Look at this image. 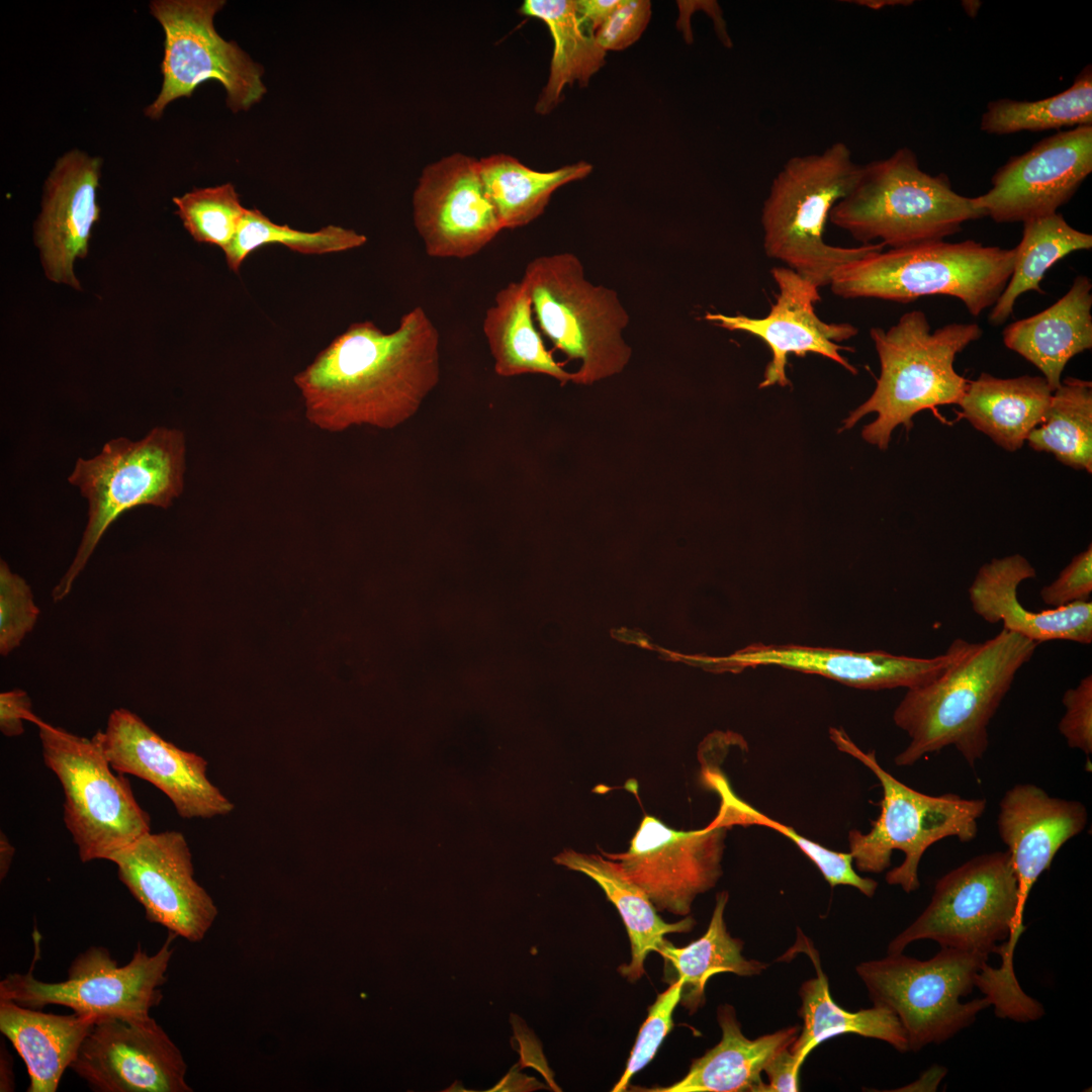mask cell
Returning a JSON list of instances; mask_svg holds the SVG:
<instances>
[{"mask_svg":"<svg viewBox=\"0 0 1092 1092\" xmlns=\"http://www.w3.org/2000/svg\"><path fill=\"white\" fill-rule=\"evenodd\" d=\"M176 937L169 932L163 945L152 956L139 946L123 966L118 965L107 948L90 946L73 960L66 980L50 983L37 980L32 974L39 957V934L34 930L35 957L30 971L7 975L0 982V999L32 1009L51 1004L66 1006L96 1019L148 1016L163 998L161 987L167 981L174 952L171 944Z\"/></svg>","mask_w":1092,"mask_h":1092,"instance_id":"obj_13","label":"cell"},{"mask_svg":"<svg viewBox=\"0 0 1092 1092\" xmlns=\"http://www.w3.org/2000/svg\"><path fill=\"white\" fill-rule=\"evenodd\" d=\"M96 1018L59 1015L0 999V1031L22 1058L27 1092H56Z\"/></svg>","mask_w":1092,"mask_h":1092,"instance_id":"obj_29","label":"cell"},{"mask_svg":"<svg viewBox=\"0 0 1092 1092\" xmlns=\"http://www.w3.org/2000/svg\"><path fill=\"white\" fill-rule=\"evenodd\" d=\"M682 984L679 980L669 984L648 1007L647 1016L636 1037L626 1068L613 1087V1092L626 1091L635 1074L646 1067L655 1057L665 1036L673 1027V1012L680 1002Z\"/></svg>","mask_w":1092,"mask_h":1092,"instance_id":"obj_43","label":"cell"},{"mask_svg":"<svg viewBox=\"0 0 1092 1092\" xmlns=\"http://www.w3.org/2000/svg\"><path fill=\"white\" fill-rule=\"evenodd\" d=\"M510 1020L514 1030L512 1042H516V1044L513 1043V1046L521 1056L520 1061L517 1064L518 1067L520 1069L534 1067L544 1076L549 1083L550 1088L559 1091L557 1085L553 1081V1075L547 1067L539 1040L531 1030L528 1029L519 1016L512 1014Z\"/></svg>","mask_w":1092,"mask_h":1092,"instance_id":"obj_48","label":"cell"},{"mask_svg":"<svg viewBox=\"0 0 1092 1092\" xmlns=\"http://www.w3.org/2000/svg\"><path fill=\"white\" fill-rule=\"evenodd\" d=\"M544 1087L545 1086L537 1082L535 1078L519 1073L518 1065H516L496 1085L491 1089L486 1090V1092L533 1091Z\"/></svg>","mask_w":1092,"mask_h":1092,"instance_id":"obj_51","label":"cell"},{"mask_svg":"<svg viewBox=\"0 0 1092 1092\" xmlns=\"http://www.w3.org/2000/svg\"><path fill=\"white\" fill-rule=\"evenodd\" d=\"M1037 645L1002 629L984 642L970 643L937 678L908 689L893 720L910 742L896 755L895 764L910 766L927 754L953 746L974 767L989 746L990 721Z\"/></svg>","mask_w":1092,"mask_h":1092,"instance_id":"obj_2","label":"cell"},{"mask_svg":"<svg viewBox=\"0 0 1092 1092\" xmlns=\"http://www.w3.org/2000/svg\"><path fill=\"white\" fill-rule=\"evenodd\" d=\"M1022 223L1011 276L989 314V323L994 326L1004 324L1012 315L1022 293H1042L1040 282L1059 260L1075 251L1092 248V236L1071 226L1058 212Z\"/></svg>","mask_w":1092,"mask_h":1092,"instance_id":"obj_36","label":"cell"},{"mask_svg":"<svg viewBox=\"0 0 1092 1092\" xmlns=\"http://www.w3.org/2000/svg\"><path fill=\"white\" fill-rule=\"evenodd\" d=\"M728 829L713 819L699 830H674L645 815L626 851L600 850L620 864L658 912L688 916L695 899L714 888L722 876Z\"/></svg>","mask_w":1092,"mask_h":1092,"instance_id":"obj_15","label":"cell"},{"mask_svg":"<svg viewBox=\"0 0 1092 1092\" xmlns=\"http://www.w3.org/2000/svg\"><path fill=\"white\" fill-rule=\"evenodd\" d=\"M1053 390L1040 376L999 378L982 372L969 381L961 417L1009 452L1020 449L1043 420Z\"/></svg>","mask_w":1092,"mask_h":1092,"instance_id":"obj_30","label":"cell"},{"mask_svg":"<svg viewBox=\"0 0 1092 1092\" xmlns=\"http://www.w3.org/2000/svg\"><path fill=\"white\" fill-rule=\"evenodd\" d=\"M1036 571L1020 554L993 558L983 564L968 588L973 611L989 624L1002 622L1003 629L1037 643L1068 640L1092 642V601L1032 612L1018 599L1019 584L1034 578Z\"/></svg>","mask_w":1092,"mask_h":1092,"instance_id":"obj_25","label":"cell"},{"mask_svg":"<svg viewBox=\"0 0 1092 1092\" xmlns=\"http://www.w3.org/2000/svg\"><path fill=\"white\" fill-rule=\"evenodd\" d=\"M553 861L567 870L579 872L603 890L618 910L626 927L631 960L618 969L629 982L645 975L644 962L651 951H657L670 933L690 932L696 920L688 915L679 921L665 922L644 891L633 883L620 864L600 853H583L566 848Z\"/></svg>","mask_w":1092,"mask_h":1092,"instance_id":"obj_28","label":"cell"},{"mask_svg":"<svg viewBox=\"0 0 1092 1092\" xmlns=\"http://www.w3.org/2000/svg\"><path fill=\"white\" fill-rule=\"evenodd\" d=\"M1091 308L1092 282L1079 275L1050 307L1007 326L1004 345L1040 370L1055 391L1067 363L1092 348Z\"/></svg>","mask_w":1092,"mask_h":1092,"instance_id":"obj_26","label":"cell"},{"mask_svg":"<svg viewBox=\"0 0 1092 1092\" xmlns=\"http://www.w3.org/2000/svg\"><path fill=\"white\" fill-rule=\"evenodd\" d=\"M38 720L25 691L13 689L0 694V731L3 735L20 736L24 732V721L36 724Z\"/></svg>","mask_w":1092,"mask_h":1092,"instance_id":"obj_47","label":"cell"},{"mask_svg":"<svg viewBox=\"0 0 1092 1092\" xmlns=\"http://www.w3.org/2000/svg\"><path fill=\"white\" fill-rule=\"evenodd\" d=\"M728 898L726 891L717 894L710 923L700 938L682 947L665 939L656 951L664 961L663 980L668 984L681 982L679 1003L690 1015L704 1006L706 986L711 977L723 973L750 977L759 975L767 967L759 961L744 958L743 941L728 932L724 920Z\"/></svg>","mask_w":1092,"mask_h":1092,"instance_id":"obj_33","label":"cell"},{"mask_svg":"<svg viewBox=\"0 0 1092 1092\" xmlns=\"http://www.w3.org/2000/svg\"><path fill=\"white\" fill-rule=\"evenodd\" d=\"M72 1071L97 1092H191L183 1055L150 1015L95 1020Z\"/></svg>","mask_w":1092,"mask_h":1092,"instance_id":"obj_17","label":"cell"},{"mask_svg":"<svg viewBox=\"0 0 1092 1092\" xmlns=\"http://www.w3.org/2000/svg\"><path fill=\"white\" fill-rule=\"evenodd\" d=\"M974 197L959 194L943 174L931 175L916 154L900 148L891 156L860 165L848 193L831 209L829 220L862 245L879 240L890 249L939 241L983 217Z\"/></svg>","mask_w":1092,"mask_h":1092,"instance_id":"obj_6","label":"cell"},{"mask_svg":"<svg viewBox=\"0 0 1092 1092\" xmlns=\"http://www.w3.org/2000/svg\"><path fill=\"white\" fill-rule=\"evenodd\" d=\"M717 1020L721 1028L720 1041L702 1057L693 1060L680 1080L664 1087L645 1089L649 1092H761L764 1085L760 1074L780 1051L797 1038L799 1026H791L754 1039L741 1031L733 1006L718 1007Z\"/></svg>","mask_w":1092,"mask_h":1092,"instance_id":"obj_27","label":"cell"},{"mask_svg":"<svg viewBox=\"0 0 1092 1092\" xmlns=\"http://www.w3.org/2000/svg\"><path fill=\"white\" fill-rule=\"evenodd\" d=\"M1083 125H1092L1091 65L1077 75L1068 89L1051 97L990 101L980 122L981 130L998 135Z\"/></svg>","mask_w":1092,"mask_h":1092,"instance_id":"obj_38","label":"cell"},{"mask_svg":"<svg viewBox=\"0 0 1092 1092\" xmlns=\"http://www.w3.org/2000/svg\"><path fill=\"white\" fill-rule=\"evenodd\" d=\"M830 737L839 750L870 768L883 789L881 812L871 830L862 833L852 829L848 834L849 852L859 872L882 873L890 867L893 851L900 850L904 861L887 873L886 881L912 893L920 887L919 863L929 846L946 837L969 842L977 836L978 820L987 806L985 799L923 794L886 771L874 752L860 750L843 731L832 729Z\"/></svg>","mask_w":1092,"mask_h":1092,"instance_id":"obj_10","label":"cell"},{"mask_svg":"<svg viewBox=\"0 0 1092 1092\" xmlns=\"http://www.w3.org/2000/svg\"><path fill=\"white\" fill-rule=\"evenodd\" d=\"M799 937V949L809 956L817 975L804 982L799 991L802 1001L799 1013L803 1027L790 1045L798 1060L803 1064L817 1045L846 1033L886 1041L901 1053L909 1051L904 1028L888 1007L874 1004L872 1008L851 1012L834 1002L817 950L804 935L800 934Z\"/></svg>","mask_w":1092,"mask_h":1092,"instance_id":"obj_31","label":"cell"},{"mask_svg":"<svg viewBox=\"0 0 1092 1092\" xmlns=\"http://www.w3.org/2000/svg\"><path fill=\"white\" fill-rule=\"evenodd\" d=\"M43 762L65 795L64 822L82 862L106 859L151 831L129 781L116 775L94 735L73 734L41 719L36 724Z\"/></svg>","mask_w":1092,"mask_h":1092,"instance_id":"obj_11","label":"cell"},{"mask_svg":"<svg viewBox=\"0 0 1092 1092\" xmlns=\"http://www.w3.org/2000/svg\"><path fill=\"white\" fill-rule=\"evenodd\" d=\"M982 334L975 323H952L931 332L921 310L904 313L888 330L872 328L880 376L871 396L844 420L842 430L875 413L876 420L863 427L861 436L885 450L892 432L899 425L911 429L916 414L959 404L969 380L956 371L954 359Z\"/></svg>","mask_w":1092,"mask_h":1092,"instance_id":"obj_4","label":"cell"},{"mask_svg":"<svg viewBox=\"0 0 1092 1092\" xmlns=\"http://www.w3.org/2000/svg\"><path fill=\"white\" fill-rule=\"evenodd\" d=\"M1026 442L1077 470L1092 472V383L1066 377L1053 391L1043 420Z\"/></svg>","mask_w":1092,"mask_h":1092,"instance_id":"obj_37","label":"cell"},{"mask_svg":"<svg viewBox=\"0 0 1092 1092\" xmlns=\"http://www.w3.org/2000/svg\"><path fill=\"white\" fill-rule=\"evenodd\" d=\"M970 642L957 638L944 654L934 657L894 655L882 650L853 651L798 644L749 645L720 659L704 663L742 670L779 666L825 676L859 690L912 689L937 678L968 649Z\"/></svg>","mask_w":1092,"mask_h":1092,"instance_id":"obj_22","label":"cell"},{"mask_svg":"<svg viewBox=\"0 0 1092 1092\" xmlns=\"http://www.w3.org/2000/svg\"><path fill=\"white\" fill-rule=\"evenodd\" d=\"M1066 712L1058 728L1070 748L1092 753V675L1083 677L1075 687L1068 689L1062 698Z\"/></svg>","mask_w":1092,"mask_h":1092,"instance_id":"obj_44","label":"cell"},{"mask_svg":"<svg viewBox=\"0 0 1092 1092\" xmlns=\"http://www.w3.org/2000/svg\"><path fill=\"white\" fill-rule=\"evenodd\" d=\"M439 349L438 329L422 306L390 333L370 321L352 324L293 378L306 420L329 433L400 426L437 386Z\"/></svg>","mask_w":1092,"mask_h":1092,"instance_id":"obj_1","label":"cell"},{"mask_svg":"<svg viewBox=\"0 0 1092 1092\" xmlns=\"http://www.w3.org/2000/svg\"><path fill=\"white\" fill-rule=\"evenodd\" d=\"M770 274L779 292L765 316L719 312L705 315L708 322L720 328L748 333L767 345L771 359L759 387L790 385L786 369L790 354H818L856 374V368L839 353L845 348L837 343L851 339L857 335L858 329L849 323H826L821 320L815 311V303L820 300L819 288L794 270L778 266L770 270Z\"/></svg>","mask_w":1092,"mask_h":1092,"instance_id":"obj_21","label":"cell"},{"mask_svg":"<svg viewBox=\"0 0 1092 1092\" xmlns=\"http://www.w3.org/2000/svg\"><path fill=\"white\" fill-rule=\"evenodd\" d=\"M412 203L415 226L433 258L472 257L504 231L485 192L478 160L464 154L426 166Z\"/></svg>","mask_w":1092,"mask_h":1092,"instance_id":"obj_19","label":"cell"},{"mask_svg":"<svg viewBox=\"0 0 1092 1092\" xmlns=\"http://www.w3.org/2000/svg\"><path fill=\"white\" fill-rule=\"evenodd\" d=\"M1091 172L1092 125L1077 126L1011 157L994 173L991 188L974 198L995 222H1024L1056 213Z\"/></svg>","mask_w":1092,"mask_h":1092,"instance_id":"obj_18","label":"cell"},{"mask_svg":"<svg viewBox=\"0 0 1092 1092\" xmlns=\"http://www.w3.org/2000/svg\"><path fill=\"white\" fill-rule=\"evenodd\" d=\"M1015 250L973 240H943L874 252L840 266L830 288L842 298L907 303L923 296L958 298L978 316L992 307L1011 276Z\"/></svg>","mask_w":1092,"mask_h":1092,"instance_id":"obj_7","label":"cell"},{"mask_svg":"<svg viewBox=\"0 0 1092 1092\" xmlns=\"http://www.w3.org/2000/svg\"><path fill=\"white\" fill-rule=\"evenodd\" d=\"M176 213L194 241L224 251L234 240L246 208L232 183L193 189L173 198Z\"/></svg>","mask_w":1092,"mask_h":1092,"instance_id":"obj_41","label":"cell"},{"mask_svg":"<svg viewBox=\"0 0 1092 1092\" xmlns=\"http://www.w3.org/2000/svg\"><path fill=\"white\" fill-rule=\"evenodd\" d=\"M651 16L647 0H622L596 31L595 38L605 51H621L633 44L645 30Z\"/></svg>","mask_w":1092,"mask_h":1092,"instance_id":"obj_45","label":"cell"},{"mask_svg":"<svg viewBox=\"0 0 1092 1092\" xmlns=\"http://www.w3.org/2000/svg\"><path fill=\"white\" fill-rule=\"evenodd\" d=\"M478 162L485 192L503 230L529 224L544 212L558 188L593 171L592 164L584 161L552 171H536L506 154L490 155Z\"/></svg>","mask_w":1092,"mask_h":1092,"instance_id":"obj_35","label":"cell"},{"mask_svg":"<svg viewBox=\"0 0 1092 1092\" xmlns=\"http://www.w3.org/2000/svg\"><path fill=\"white\" fill-rule=\"evenodd\" d=\"M101 159L80 150L60 157L44 183L41 211L34 225L46 276L81 289L74 263L85 258L100 208L96 202Z\"/></svg>","mask_w":1092,"mask_h":1092,"instance_id":"obj_23","label":"cell"},{"mask_svg":"<svg viewBox=\"0 0 1092 1092\" xmlns=\"http://www.w3.org/2000/svg\"><path fill=\"white\" fill-rule=\"evenodd\" d=\"M981 5H982L981 1H974V0L962 1V6H963L965 12L972 18L976 17Z\"/></svg>","mask_w":1092,"mask_h":1092,"instance_id":"obj_55","label":"cell"},{"mask_svg":"<svg viewBox=\"0 0 1092 1092\" xmlns=\"http://www.w3.org/2000/svg\"><path fill=\"white\" fill-rule=\"evenodd\" d=\"M1092 594V545L1075 555L1058 577L1040 590L1042 602L1054 608L1090 600Z\"/></svg>","mask_w":1092,"mask_h":1092,"instance_id":"obj_46","label":"cell"},{"mask_svg":"<svg viewBox=\"0 0 1092 1092\" xmlns=\"http://www.w3.org/2000/svg\"><path fill=\"white\" fill-rule=\"evenodd\" d=\"M802 1065L790 1046L780 1051L763 1069L768 1083H764L761 1092L799 1091V1072Z\"/></svg>","mask_w":1092,"mask_h":1092,"instance_id":"obj_49","label":"cell"},{"mask_svg":"<svg viewBox=\"0 0 1092 1092\" xmlns=\"http://www.w3.org/2000/svg\"><path fill=\"white\" fill-rule=\"evenodd\" d=\"M713 788L721 797V807L715 820L731 828L734 825H760L774 829L791 839L800 850L816 866L825 881L831 886H851L867 897H873L878 883L873 879L860 877L853 869L850 852H838L822 846L799 834L794 828L771 819L737 797L722 775L708 774Z\"/></svg>","mask_w":1092,"mask_h":1092,"instance_id":"obj_39","label":"cell"},{"mask_svg":"<svg viewBox=\"0 0 1092 1092\" xmlns=\"http://www.w3.org/2000/svg\"><path fill=\"white\" fill-rule=\"evenodd\" d=\"M519 11L542 20L553 38L548 81L535 105L536 112L547 114L558 105L567 85L588 84L604 66L607 52L583 26L575 0H526Z\"/></svg>","mask_w":1092,"mask_h":1092,"instance_id":"obj_34","label":"cell"},{"mask_svg":"<svg viewBox=\"0 0 1092 1092\" xmlns=\"http://www.w3.org/2000/svg\"><path fill=\"white\" fill-rule=\"evenodd\" d=\"M521 281L540 333L580 366L574 383L588 385L621 372L632 350L623 338L629 315L615 290L589 282L571 253L534 258Z\"/></svg>","mask_w":1092,"mask_h":1092,"instance_id":"obj_9","label":"cell"},{"mask_svg":"<svg viewBox=\"0 0 1092 1092\" xmlns=\"http://www.w3.org/2000/svg\"><path fill=\"white\" fill-rule=\"evenodd\" d=\"M532 302L522 281L500 288L484 314L482 331L494 361V371L502 377L544 374L561 385L575 380V373L564 369L543 342L534 323Z\"/></svg>","mask_w":1092,"mask_h":1092,"instance_id":"obj_32","label":"cell"},{"mask_svg":"<svg viewBox=\"0 0 1092 1092\" xmlns=\"http://www.w3.org/2000/svg\"><path fill=\"white\" fill-rule=\"evenodd\" d=\"M1017 908V881L1009 852L980 854L937 880L929 904L890 942L888 953H900L921 939L987 958L997 953L1001 965L990 968L989 986L1001 998H1015L1022 989L1013 954L1025 929L1018 923Z\"/></svg>","mask_w":1092,"mask_h":1092,"instance_id":"obj_3","label":"cell"},{"mask_svg":"<svg viewBox=\"0 0 1092 1092\" xmlns=\"http://www.w3.org/2000/svg\"><path fill=\"white\" fill-rule=\"evenodd\" d=\"M185 456L183 431L156 427L139 441L115 438L93 458L76 461L68 480L88 500V522L71 565L52 590L55 603L69 595L105 531L124 512L168 509L181 495Z\"/></svg>","mask_w":1092,"mask_h":1092,"instance_id":"obj_8","label":"cell"},{"mask_svg":"<svg viewBox=\"0 0 1092 1092\" xmlns=\"http://www.w3.org/2000/svg\"><path fill=\"white\" fill-rule=\"evenodd\" d=\"M119 881L144 907L146 917L190 942H199L218 910L194 879L192 854L179 831L148 832L113 852Z\"/></svg>","mask_w":1092,"mask_h":1092,"instance_id":"obj_16","label":"cell"},{"mask_svg":"<svg viewBox=\"0 0 1092 1092\" xmlns=\"http://www.w3.org/2000/svg\"><path fill=\"white\" fill-rule=\"evenodd\" d=\"M848 2L871 8L873 10H879L889 6H908L913 3V1L909 0H854Z\"/></svg>","mask_w":1092,"mask_h":1092,"instance_id":"obj_54","label":"cell"},{"mask_svg":"<svg viewBox=\"0 0 1092 1092\" xmlns=\"http://www.w3.org/2000/svg\"><path fill=\"white\" fill-rule=\"evenodd\" d=\"M622 0H575L576 10L585 29L595 35Z\"/></svg>","mask_w":1092,"mask_h":1092,"instance_id":"obj_50","label":"cell"},{"mask_svg":"<svg viewBox=\"0 0 1092 1092\" xmlns=\"http://www.w3.org/2000/svg\"><path fill=\"white\" fill-rule=\"evenodd\" d=\"M1088 811L1078 801L1050 796L1033 784H1017L999 803L997 829L1007 846L1017 881V920L1023 925L1025 905L1039 876L1050 869L1060 848L1081 833Z\"/></svg>","mask_w":1092,"mask_h":1092,"instance_id":"obj_24","label":"cell"},{"mask_svg":"<svg viewBox=\"0 0 1092 1092\" xmlns=\"http://www.w3.org/2000/svg\"><path fill=\"white\" fill-rule=\"evenodd\" d=\"M29 584L0 561V654L18 648L33 630L39 617Z\"/></svg>","mask_w":1092,"mask_h":1092,"instance_id":"obj_42","label":"cell"},{"mask_svg":"<svg viewBox=\"0 0 1092 1092\" xmlns=\"http://www.w3.org/2000/svg\"><path fill=\"white\" fill-rule=\"evenodd\" d=\"M987 961L980 953L941 947L926 961L888 953L859 964L856 972L874 1004L888 1007L900 1020L908 1050L917 1052L950 1039L991 1005L985 996L960 1001L976 987Z\"/></svg>","mask_w":1092,"mask_h":1092,"instance_id":"obj_12","label":"cell"},{"mask_svg":"<svg viewBox=\"0 0 1092 1092\" xmlns=\"http://www.w3.org/2000/svg\"><path fill=\"white\" fill-rule=\"evenodd\" d=\"M366 242V236L354 230L330 224L316 232H303L277 224L257 208H246L237 234L223 253L229 268L238 273L252 252L269 244H280L301 254L322 255L356 249Z\"/></svg>","mask_w":1092,"mask_h":1092,"instance_id":"obj_40","label":"cell"},{"mask_svg":"<svg viewBox=\"0 0 1092 1092\" xmlns=\"http://www.w3.org/2000/svg\"><path fill=\"white\" fill-rule=\"evenodd\" d=\"M111 767L162 791L184 819H209L231 813L234 804L207 778L208 762L165 740L140 716L114 709L104 731L95 734Z\"/></svg>","mask_w":1092,"mask_h":1092,"instance_id":"obj_20","label":"cell"},{"mask_svg":"<svg viewBox=\"0 0 1092 1092\" xmlns=\"http://www.w3.org/2000/svg\"><path fill=\"white\" fill-rule=\"evenodd\" d=\"M13 1064L10 1054L3 1044L1 1045L0 1054V1091L8 1092L14 1090V1077H13Z\"/></svg>","mask_w":1092,"mask_h":1092,"instance_id":"obj_52","label":"cell"},{"mask_svg":"<svg viewBox=\"0 0 1092 1092\" xmlns=\"http://www.w3.org/2000/svg\"><path fill=\"white\" fill-rule=\"evenodd\" d=\"M859 170L843 142H835L820 153L787 160L772 179L761 207L766 256L820 288L830 284L840 266L883 251L882 243L846 248L824 241L830 211L851 189Z\"/></svg>","mask_w":1092,"mask_h":1092,"instance_id":"obj_5","label":"cell"},{"mask_svg":"<svg viewBox=\"0 0 1092 1092\" xmlns=\"http://www.w3.org/2000/svg\"><path fill=\"white\" fill-rule=\"evenodd\" d=\"M15 853L14 846L10 843L6 834L1 831L0 833V879L3 880L11 867Z\"/></svg>","mask_w":1092,"mask_h":1092,"instance_id":"obj_53","label":"cell"},{"mask_svg":"<svg viewBox=\"0 0 1092 1092\" xmlns=\"http://www.w3.org/2000/svg\"><path fill=\"white\" fill-rule=\"evenodd\" d=\"M222 0H156L152 15L165 32L162 89L145 113L152 119L180 97H190L202 82L216 80L234 112L247 110L266 93L263 68L236 42L226 41L213 25Z\"/></svg>","mask_w":1092,"mask_h":1092,"instance_id":"obj_14","label":"cell"}]
</instances>
